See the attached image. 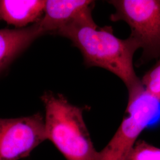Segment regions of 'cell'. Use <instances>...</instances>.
I'll return each mask as SVG.
<instances>
[{
	"instance_id": "obj_2",
	"label": "cell",
	"mask_w": 160,
	"mask_h": 160,
	"mask_svg": "<svg viewBox=\"0 0 160 160\" xmlns=\"http://www.w3.org/2000/svg\"><path fill=\"white\" fill-rule=\"evenodd\" d=\"M45 128L49 140L67 160H94L97 152L83 118L87 107L71 104L63 94L45 92Z\"/></svg>"
},
{
	"instance_id": "obj_3",
	"label": "cell",
	"mask_w": 160,
	"mask_h": 160,
	"mask_svg": "<svg viewBox=\"0 0 160 160\" xmlns=\"http://www.w3.org/2000/svg\"><path fill=\"white\" fill-rule=\"evenodd\" d=\"M160 123V101L143 90L128 98L126 115L114 136L94 160H128L138 137Z\"/></svg>"
},
{
	"instance_id": "obj_8",
	"label": "cell",
	"mask_w": 160,
	"mask_h": 160,
	"mask_svg": "<svg viewBox=\"0 0 160 160\" xmlns=\"http://www.w3.org/2000/svg\"><path fill=\"white\" fill-rule=\"evenodd\" d=\"M45 1L0 0V20L23 29L38 22L43 16Z\"/></svg>"
},
{
	"instance_id": "obj_6",
	"label": "cell",
	"mask_w": 160,
	"mask_h": 160,
	"mask_svg": "<svg viewBox=\"0 0 160 160\" xmlns=\"http://www.w3.org/2000/svg\"><path fill=\"white\" fill-rule=\"evenodd\" d=\"M95 1L90 0H47L43 16L38 22L44 34H55L63 26L76 22H93Z\"/></svg>"
},
{
	"instance_id": "obj_7",
	"label": "cell",
	"mask_w": 160,
	"mask_h": 160,
	"mask_svg": "<svg viewBox=\"0 0 160 160\" xmlns=\"http://www.w3.org/2000/svg\"><path fill=\"white\" fill-rule=\"evenodd\" d=\"M45 35L39 22L23 29L0 30V73L40 36Z\"/></svg>"
},
{
	"instance_id": "obj_5",
	"label": "cell",
	"mask_w": 160,
	"mask_h": 160,
	"mask_svg": "<svg viewBox=\"0 0 160 160\" xmlns=\"http://www.w3.org/2000/svg\"><path fill=\"white\" fill-rule=\"evenodd\" d=\"M40 113L17 118L0 119V160H20L46 141Z\"/></svg>"
},
{
	"instance_id": "obj_9",
	"label": "cell",
	"mask_w": 160,
	"mask_h": 160,
	"mask_svg": "<svg viewBox=\"0 0 160 160\" xmlns=\"http://www.w3.org/2000/svg\"><path fill=\"white\" fill-rule=\"evenodd\" d=\"M128 160H160V148L144 140L138 139L132 149Z\"/></svg>"
},
{
	"instance_id": "obj_1",
	"label": "cell",
	"mask_w": 160,
	"mask_h": 160,
	"mask_svg": "<svg viewBox=\"0 0 160 160\" xmlns=\"http://www.w3.org/2000/svg\"><path fill=\"white\" fill-rule=\"evenodd\" d=\"M55 34L71 40L81 52L87 67L106 69L120 78L128 89V98L144 90L133 66L134 54L139 48L129 36L122 39L114 35L111 26L81 22L68 24Z\"/></svg>"
},
{
	"instance_id": "obj_4",
	"label": "cell",
	"mask_w": 160,
	"mask_h": 160,
	"mask_svg": "<svg viewBox=\"0 0 160 160\" xmlns=\"http://www.w3.org/2000/svg\"><path fill=\"white\" fill-rule=\"evenodd\" d=\"M115 8L110 18L122 21L131 29L129 37L142 49L141 61L160 57V0H112Z\"/></svg>"
},
{
	"instance_id": "obj_10",
	"label": "cell",
	"mask_w": 160,
	"mask_h": 160,
	"mask_svg": "<svg viewBox=\"0 0 160 160\" xmlns=\"http://www.w3.org/2000/svg\"><path fill=\"white\" fill-rule=\"evenodd\" d=\"M145 92L160 101V60L141 79Z\"/></svg>"
}]
</instances>
